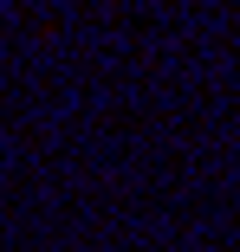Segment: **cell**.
I'll list each match as a JSON object with an SVG mask.
<instances>
[]
</instances>
